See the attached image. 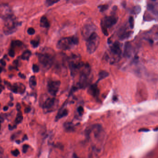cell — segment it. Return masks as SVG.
<instances>
[{"label":"cell","mask_w":158,"mask_h":158,"mask_svg":"<svg viewBox=\"0 0 158 158\" xmlns=\"http://www.w3.org/2000/svg\"><path fill=\"white\" fill-rule=\"evenodd\" d=\"M38 57L39 62L45 70H49L53 64V53L50 51V49L39 53L38 54Z\"/></svg>","instance_id":"1"},{"label":"cell","mask_w":158,"mask_h":158,"mask_svg":"<svg viewBox=\"0 0 158 158\" xmlns=\"http://www.w3.org/2000/svg\"><path fill=\"white\" fill-rule=\"evenodd\" d=\"M78 38L76 36H71L63 38L59 40L56 47L60 50H69L74 46L78 45Z\"/></svg>","instance_id":"2"},{"label":"cell","mask_w":158,"mask_h":158,"mask_svg":"<svg viewBox=\"0 0 158 158\" xmlns=\"http://www.w3.org/2000/svg\"><path fill=\"white\" fill-rule=\"evenodd\" d=\"M3 32L6 35L11 34L16 31L19 23L14 15L4 19Z\"/></svg>","instance_id":"3"},{"label":"cell","mask_w":158,"mask_h":158,"mask_svg":"<svg viewBox=\"0 0 158 158\" xmlns=\"http://www.w3.org/2000/svg\"><path fill=\"white\" fill-rule=\"evenodd\" d=\"M122 53L120 44L118 42H115L110 47L108 52L107 53L106 58L111 63L117 61Z\"/></svg>","instance_id":"4"},{"label":"cell","mask_w":158,"mask_h":158,"mask_svg":"<svg viewBox=\"0 0 158 158\" xmlns=\"http://www.w3.org/2000/svg\"><path fill=\"white\" fill-rule=\"evenodd\" d=\"M86 41L87 52L90 54L94 53L100 43V37L98 34L94 32L86 39Z\"/></svg>","instance_id":"5"},{"label":"cell","mask_w":158,"mask_h":158,"mask_svg":"<svg viewBox=\"0 0 158 158\" xmlns=\"http://www.w3.org/2000/svg\"><path fill=\"white\" fill-rule=\"evenodd\" d=\"M118 18L115 15L106 16L102 19L101 27L102 32L106 36L108 35L107 29L113 27L118 22Z\"/></svg>","instance_id":"6"},{"label":"cell","mask_w":158,"mask_h":158,"mask_svg":"<svg viewBox=\"0 0 158 158\" xmlns=\"http://www.w3.org/2000/svg\"><path fill=\"white\" fill-rule=\"evenodd\" d=\"M59 101L55 98H48L42 103V107L45 113L55 111L58 107Z\"/></svg>","instance_id":"7"},{"label":"cell","mask_w":158,"mask_h":158,"mask_svg":"<svg viewBox=\"0 0 158 158\" xmlns=\"http://www.w3.org/2000/svg\"><path fill=\"white\" fill-rule=\"evenodd\" d=\"M5 83L9 90H11L12 92L15 93L22 94L24 93L26 91V87L22 83H15L13 85H11L8 82H5Z\"/></svg>","instance_id":"8"},{"label":"cell","mask_w":158,"mask_h":158,"mask_svg":"<svg viewBox=\"0 0 158 158\" xmlns=\"http://www.w3.org/2000/svg\"><path fill=\"white\" fill-rule=\"evenodd\" d=\"M61 82L59 81H52L48 83V91L52 96H55L60 88Z\"/></svg>","instance_id":"9"},{"label":"cell","mask_w":158,"mask_h":158,"mask_svg":"<svg viewBox=\"0 0 158 158\" xmlns=\"http://www.w3.org/2000/svg\"><path fill=\"white\" fill-rule=\"evenodd\" d=\"M14 15L10 6L7 4H2L0 6V18L5 19L8 17Z\"/></svg>","instance_id":"10"},{"label":"cell","mask_w":158,"mask_h":158,"mask_svg":"<svg viewBox=\"0 0 158 158\" xmlns=\"http://www.w3.org/2000/svg\"><path fill=\"white\" fill-rule=\"evenodd\" d=\"M95 27L93 24H87L85 25L82 30L83 37L86 40L93 32H94Z\"/></svg>","instance_id":"11"},{"label":"cell","mask_w":158,"mask_h":158,"mask_svg":"<svg viewBox=\"0 0 158 158\" xmlns=\"http://www.w3.org/2000/svg\"><path fill=\"white\" fill-rule=\"evenodd\" d=\"M89 75H81L80 80L78 83V87L79 88H85L90 83V79Z\"/></svg>","instance_id":"12"},{"label":"cell","mask_w":158,"mask_h":158,"mask_svg":"<svg viewBox=\"0 0 158 158\" xmlns=\"http://www.w3.org/2000/svg\"><path fill=\"white\" fill-rule=\"evenodd\" d=\"M88 94L94 97L97 98L99 95V91L97 84H92L89 86L87 90Z\"/></svg>","instance_id":"13"},{"label":"cell","mask_w":158,"mask_h":158,"mask_svg":"<svg viewBox=\"0 0 158 158\" xmlns=\"http://www.w3.org/2000/svg\"><path fill=\"white\" fill-rule=\"evenodd\" d=\"M132 52V46L131 43L127 42L124 45V56L126 58H130Z\"/></svg>","instance_id":"14"},{"label":"cell","mask_w":158,"mask_h":158,"mask_svg":"<svg viewBox=\"0 0 158 158\" xmlns=\"http://www.w3.org/2000/svg\"><path fill=\"white\" fill-rule=\"evenodd\" d=\"M68 115V111L67 109H62L58 111L57 113V116H56V121L59 120L60 119L64 117H66Z\"/></svg>","instance_id":"15"},{"label":"cell","mask_w":158,"mask_h":158,"mask_svg":"<svg viewBox=\"0 0 158 158\" xmlns=\"http://www.w3.org/2000/svg\"><path fill=\"white\" fill-rule=\"evenodd\" d=\"M40 25L42 28H48L50 27V22L47 18L45 16L42 17L40 21Z\"/></svg>","instance_id":"16"},{"label":"cell","mask_w":158,"mask_h":158,"mask_svg":"<svg viewBox=\"0 0 158 158\" xmlns=\"http://www.w3.org/2000/svg\"><path fill=\"white\" fill-rule=\"evenodd\" d=\"M29 83L30 87L31 89H34L37 85V79H36V77L34 76L31 77L29 79Z\"/></svg>","instance_id":"17"},{"label":"cell","mask_w":158,"mask_h":158,"mask_svg":"<svg viewBox=\"0 0 158 158\" xmlns=\"http://www.w3.org/2000/svg\"><path fill=\"white\" fill-rule=\"evenodd\" d=\"M65 129L67 132H73L75 130L74 124L71 122H67L64 124Z\"/></svg>","instance_id":"18"},{"label":"cell","mask_w":158,"mask_h":158,"mask_svg":"<svg viewBox=\"0 0 158 158\" xmlns=\"http://www.w3.org/2000/svg\"><path fill=\"white\" fill-rule=\"evenodd\" d=\"M31 52L29 50H26L22 54L21 58L23 60H28L30 57L31 56Z\"/></svg>","instance_id":"19"},{"label":"cell","mask_w":158,"mask_h":158,"mask_svg":"<svg viewBox=\"0 0 158 158\" xmlns=\"http://www.w3.org/2000/svg\"><path fill=\"white\" fill-rule=\"evenodd\" d=\"M132 32H122L119 36V38L121 40H124L130 37L131 34Z\"/></svg>","instance_id":"20"},{"label":"cell","mask_w":158,"mask_h":158,"mask_svg":"<svg viewBox=\"0 0 158 158\" xmlns=\"http://www.w3.org/2000/svg\"><path fill=\"white\" fill-rule=\"evenodd\" d=\"M69 3H71L74 5H81L84 3L85 0H66Z\"/></svg>","instance_id":"21"},{"label":"cell","mask_w":158,"mask_h":158,"mask_svg":"<svg viewBox=\"0 0 158 158\" xmlns=\"http://www.w3.org/2000/svg\"><path fill=\"white\" fill-rule=\"evenodd\" d=\"M109 76V73L105 70H102L99 72V75H98V80H101L103 79H105V78Z\"/></svg>","instance_id":"22"},{"label":"cell","mask_w":158,"mask_h":158,"mask_svg":"<svg viewBox=\"0 0 158 158\" xmlns=\"http://www.w3.org/2000/svg\"><path fill=\"white\" fill-rule=\"evenodd\" d=\"M23 119V117L22 116V113L20 112V110H19L15 119V122L17 124H19L22 122Z\"/></svg>","instance_id":"23"},{"label":"cell","mask_w":158,"mask_h":158,"mask_svg":"<svg viewBox=\"0 0 158 158\" xmlns=\"http://www.w3.org/2000/svg\"><path fill=\"white\" fill-rule=\"evenodd\" d=\"M22 45V42L19 41H13L12 42V44H11L12 47H13V48H15V47H19V46H21Z\"/></svg>","instance_id":"24"},{"label":"cell","mask_w":158,"mask_h":158,"mask_svg":"<svg viewBox=\"0 0 158 158\" xmlns=\"http://www.w3.org/2000/svg\"><path fill=\"white\" fill-rule=\"evenodd\" d=\"M60 1V0H46V5L47 6H51Z\"/></svg>","instance_id":"25"},{"label":"cell","mask_w":158,"mask_h":158,"mask_svg":"<svg viewBox=\"0 0 158 158\" xmlns=\"http://www.w3.org/2000/svg\"><path fill=\"white\" fill-rule=\"evenodd\" d=\"M109 6L107 4L102 5L98 6V8L99 9V11L101 12H103L104 11H106L107 10Z\"/></svg>","instance_id":"26"},{"label":"cell","mask_w":158,"mask_h":158,"mask_svg":"<svg viewBox=\"0 0 158 158\" xmlns=\"http://www.w3.org/2000/svg\"><path fill=\"white\" fill-rule=\"evenodd\" d=\"M129 24H130V28L133 29L134 27V19L133 16H130L129 19Z\"/></svg>","instance_id":"27"},{"label":"cell","mask_w":158,"mask_h":158,"mask_svg":"<svg viewBox=\"0 0 158 158\" xmlns=\"http://www.w3.org/2000/svg\"><path fill=\"white\" fill-rule=\"evenodd\" d=\"M31 45H32V46H33L34 48H36V47L39 46V44H40V42H39L38 41L32 40V41H31Z\"/></svg>","instance_id":"28"},{"label":"cell","mask_w":158,"mask_h":158,"mask_svg":"<svg viewBox=\"0 0 158 158\" xmlns=\"http://www.w3.org/2000/svg\"><path fill=\"white\" fill-rule=\"evenodd\" d=\"M134 11L136 14H139L141 11V7L140 6L136 5L134 7Z\"/></svg>","instance_id":"29"},{"label":"cell","mask_w":158,"mask_h":158,"mask_svg":"<svg viewBox=\"0 0 158 158\" xmlns=\"http://www.w3.org/2000/svg\"><path fill=\"white\" fill-rule=\"evenodd\" d=\"M32 70L34 73H37L40 70V67L37 65H33L32 66Z\"/></svg>","instance_id":"30"},{"label":"cell","mask_w":158,"mask_h":158,"mask_svg":"<svg viewBox=\"0 0 158 158\" xmlns=\"http://www.w3.org/2000/svg\"><path fill=\"white\" fill-rule=\"evenodd\" d=\"M27 32L29 35H33L35 32V29L32 28H29L27 30Z\"/></svg>","instance_id":"31"},{"label":"cell","mask_w":158,"mask_h":158,"mask_svg":"<svg viewBox=\"0 0 158 158\" xmlns=\"http://www.w3.org/2000/svg\"><path fill=\"white\" fill-rule=\"evenodd\" d=\"M11 154L13 156H15L16 157L18 156L19 155V150L18 149H15V150H13L11 152Z\"/></svg>","instance_id":"32"},{"label":"cell","mask_w":158,"mask_h":158,"mask_svg":"<svg viewBox=\"0 0 158 158\" xmlns=\"http://www.w3.org/2000/svg\"><path fill=\"white\" fill-rule=\"evenodd\" d=\"M77 112H78L80 116H82L83 115L84 112V109L82 107L80 106L78 108Z\"/></svg>","instance_id":"33"},{"label":"cell","mask_w":158,"mask_h":158,"mask_svg":"<svg viewBox=\"0 0 158 158\" xmlns=\"http://www.w3.org/2000/svg\"><path fill=\"white\" fill-rule=\"evenodd\" d=\"M28 148L29 146L28 145L25 144L23 145V147H22V151H23V153H27Z\"/></svg>","instance_id":"34"},{"label":"cell","mask_w":158,"mask_h":158,"mask_svg":"<svg viewBox=\"0 0 158 158\" xmlns=\"http://www.w3.org/2000/svg\"><path fill=\"white\" fill-rule=\"evenodd\" d=\"M9 55L10 57H14L15 55V51H14V49H11L9 51Z\"/></svg>","instance_id":"35"},{"label":"cell","mask_w":158,"mask_h":158,"mask_svg":"<svg viewBox=\"0 0 158 158\" xmlns=\"http://www.w3.org/2000/svg\"><path fill=\"white\" fill-rule=\"evenodd\" d=\"M4 154V150L2 147H0V158L2 157Z\"/></svg>","instance_id":"36"},{"label":"cell","mask_w":158,"mask_h":158,"mask_svg":"<svg viewBox=\"0 0 158 158\" xmlns=\"http://www.w3.org/2000/svg\"><path fill=\"white\" fill-rule=\"evenodd\" d=\"M31 111V108L30 107L27 108L26 109H25V112L26 113H28Z\"/></svg>","instance_id":"37"},{"label":"cell","mask_w":158,"mask_h":158,"mask_svg":"<svg viewBox=\"0 0 158 158\" xmlns=\"http://www.w3.org/2000/svg\"><path fill=\"white\" fill-rule=\"evenodd\" d=\"M0 63H1V64H2V66H6V62H5L3 59H1V60H0Z\"/></svg>","instance_id":"38"},{"label":"cell","mask_w":158,"mask_h":158,"mask_svg":"<svg viewBox=\"0 0 158 158\" xmlns=\"http://www.w3.org/2000/svg\"><path fill=\"white\" fill-rule=\"evenodd\" d=\"M19 77L22 78V79H25V78H26V76L23 75V74H21V73H19Z\"/></svg>","instance_id":"39"},{"label":"cell","mask_w":158,"mask_h":158,"mask_svg":"<svg viewBox=\"0 0 158 158\" xmlns=\"http://www.w3.org/2000/svg\"><path fill=\"white\" fill-rule=\"evenodd\" d=\"M16 127V126H14L12 127V126H10V125H9V129L10 130H14V129H15V128Z\"/></svg>","instance_id":"40"},{"label":"cell","mask_w":158,"mask_h":158,"mask_svg":"<svg viewBox=\"0 0 158 158\" xmlns=\"http://www.w3.org/2000/svg\"><path fill=\"white\" fill-rule=\"evenodd\" d=\"M17 109L18 111L20 110V105L19 104H18L17 105Z\"/></svg>","instance_id":"41"},{"label":"cell","mask_w":158,"mask_h":158,"mask_svg":"<svg viewBox=\"0 0 158 158\" xmlns=\"http://www.w3.org/2000/svg\"><path fill=\"white\" fill-rule=\"evenodd\" d=\"M3 89V87L0 84V93L2 92V91Z\"/></svg>","instance_id":"42"},{"label":"cell","mask_w":158,"mask_h":158,"mask_svg":"<svg viewBox=\"0 0 158 158\" xmlns=\"http://www.w3.org/2000/svg\"><path fill=\"white\" fill-rule=\"evenodd\" d=\"M8 109V106H5L3 108V110H4V111H6V110H7V109Z\"/></svg>","instance_id":"43"},{"label":"cell","mask_w":158,"mask_h":158,"mask_svg":"<svg viewBox=\"0 0 158 158\" xmlns=\"http://www.w3.org/2000/svg\"><path fill=\"white\" fill-rule=\"evenodd\" d=\"M26 139H27V136H26V135H25V136H24V138H23V141H24V140H26Z\"/></svg>","instance_id":"44"},{"label":"cell","mask_w":158,"mask_h":158,"mask_svg":"<svg viewBox=\"0 0 158 158\" xmlns=\"http://www.w3.org/2000/svg\"><path fill=\"white\" fill-rule=\"evenodd\" d=\"M2 71V68L1 67H0V73Z\"/></svg>","instance_id":"45"},{"label":"cell","mask_w":158,"mask_h":158,"mask_svg":"<svg viewBox=\"0 0 158 158\" xmlns=\"http://www.w3.org/2000/svg\"><path fill=\"white\" fill-rule=\"evenodd\" d=\"M1 122H2V121H0V130H1Z\"/></svg>","instance_id":"46"},{"label":"cell","mask_w":158,"mask_h":158,"mask_svg":"<svg viewBox=\"0 0 158 158\" xmlns=\"http://www.w3.org/2000/svg\"><path fill=\"white\" fill-rule=\"evenodd\" d=\"M152 1H156V0H152Z\"/></svg>","instance_id":"47"}]
</instances>
